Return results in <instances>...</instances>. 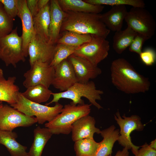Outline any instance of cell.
Returning <instances> with one entry per match:
<instances>
[{"instance_id": "ba28073f", "label": "cell", "mask_w": 156, "mask_h": 156, "mask_svg": "<svg viewBox=\"0 0 156 156\" xmlns=\"http://www.w3.org/2000/svg\"><path fill=\"white\" fill-rule=\"evenodd\" d=\"M114 118L120 128L117 140L119 144L128 150L131 149L132 153L135 155L140 146H136L132 143L130 134L134 130L141 131L143 130L144 126L142 122L141 118L135 115L126 117L124 114L122 117L118 111L114 115Z\"/></svg>"}, {"instance_id": "6da1fadb", "label": "cell", "mask_w": 156, "mask_h": 156, "mask_svg": "<svg viewBox=\"0 0 156 156\" xmlns=\"http://www.w3.org/2000/svg\"><path fill=\"white\" fill-rule=\"evenodd\" d=\"M111 81L118 90L127 94L144 93L150 88L148 78L138 72L126 59L118 58L110 66Z\"/></svg>"}, {"instance_id": "d4e9b609", "label": "cell", "mask_w": 156, "mask_h": 156, "mask_svg": "<svg viewBox=\"0 0 156 156\" xmlns=\"http://www.w3.org/2000/svg\"><path fill=\"white\" fill-rule=\"evenodd\" d=\"M15 76L4 78L0 81V101L6 102L10 105L15 103L18 87L15 84Z\"/></svg>"}, {"instance_id": "44dd1931", "label": "cell", "mask_w": 156, "mask_h": 156, "mask_svg": "<svg viewBox=\"0 0 156 156\" xmlns=\"http://www.w3.org/2000/svg\"><path fill=\"white\" fill-rule=\"evenodd\" d=\"M64 12L99 14L104 8L102 5L92 4L81 0H58Z\"/></svg>"}, {"instance_id": "5bb4252c", "label": "cell", "mask_w": 156, "mask_h": 156, "mask_svg": "<svg viewBox=\"0 0 156 156\" xmlns=\"http://www.w3.org/2000/svg\"><path fill=\"white\" fill-rule=\"evenodd\" d=\"M67 59L73 66L78 82L86 83L102 73L101 70L97 66L82 58L73 54Z\"/></svg>"}, {"instance_id": "52a82bcc", "label": "cell", "mask_w": 156, "mask_h": 156, "mask_svg": "<svg viewBox=\"0 0 156 156\" xmlns=\"http://www.w3.org/2000/svg\"><path fill=\"white\" fill-rule=\"evenodd\" d=\"M124 20L127 26L148 40L154 35L155 21L150 12L144 8L132 7L128 11Z\"/></svg>"}, {"instance_id": "9c48e42d", "label": "cell", "mask_w": 156, "mask_h": 156, "mask_svg": "<svg viewBox=\"0 0 156 156\" xmlns=\"http://www.w3.org/2000/svg\"><path fill=\"white\" fill-rule=\"evenodd\" d=\"M91 41L78 47L73 54L82 58L93 65L98 64L107 56L109 42L103 37L92 36Z\"/></svg>"}, {"instance_id": "7c38bea8", "label": "cell", "mask_w": 156, "mask_h": 156, "mask_svg": "<svg viewBox=\"0 0 156 156\" xmlns=\"http://www.w3.org/2000/svg\"><path fill=\"white\" fill-rule=\"evenodd\" d=\"M55 45L44 41L35 35L28 48L30 66L37 61L50 64L53 56Z\"/></svg>"}, {"instance_id": "5b68a950", "label": "cell", "mask_w": 156, "mask_h": 156, "mask_svg": "<svg viewBox=\"0 0 156 156\" xmlns=\"http://www.w3.org/2000/svg\"><path fill=\"white\" fill-rule=\"evenodd\" d=\"M29 116H35L37 122L42 124L53 120L61 112L63 106L58 102L49 107L31 102L25 98L21 92L17 94L15 103L10 105Z\"/></svg>"}, {"instance_id": "4316f807", "label": "cell", "mask_w": 156, "mask_h": 156, "mask_svg": "<svg viewBox=\"0 0 156 156\" xmlns=\"http://www.w3.org/2000/svg\"><path fill=\"white\" fill-rule=\"evenodd\" d=\"M92 35L83 34L74 32L66 31L60 33V36L56 44H62L68 46L79 47L90 42Z\"/></svg>"}, {"instance_id": "30bf717a", "label": "cell", "mask_w": 156, "mask_h": 156, "mask_svg": "<svg viewBox=\"0 0 156 156\" xmlns=\"http://www.w3.org/2000/svg\"><path fill=\"white\" fill-rule=\"evenodd\" d=\"M37 122L36 118L29 116L7 104L0 108V130L12 131L19 127H27Z\"/></svg>"}, {"instance_id": "74e56055", "label": "cell", "mask_w": 156, "mask_h": 156, "mask_svg": "<svg viewBox=\"0 0 156 156\" xmlns=\"http://www.w3.org/2000/svg\"><path fill=\"white\" fill-rule=\"evenodd\" d=\"M50 1L49 0H38L37 3L38 12L48 4Z\"/></svg>"}, {"instance_id": "d590c367", "label": "cell", "mask_w": 156, "mask_h": 156, "mask_svg": "<svg viewBox=\"0 0 156 156\" xmlns=\"http://www.w3.org/2000/svg\"><path fill=\"white\" fill-rule=\"evenodd\" d=\"M38 0H26L27 7L33 18L38 12L37 3Z\"/></svg>"}, {"instance_id": "7a4b0ae2", "label": "cell", "mask_w": 156, "mask_h": 156, "mask_svg": "<svg viewBox=\"0 0 156 156\" xmlns=\"http://www.w3.org/2000/svg\"><path fill=\"white\" fill-rule=\"evenodd\" d=\"M60 33L69 31L106 38L110 31L101 19L100 14L65 12Z\"/></svg>"}, {"instance_id": "3957f363", "label": "cell", "mask_w": 156, "mask_h": 156, "mask_svg": "<svg viewBox=\"0 0 156 156\" xmlns=\"http://www.w3.org/2000/svg\"><path fill=\"white\" fill-rule=\"evenodd\" d=\"M91 104L74 105L70 103L64 105L61 112L53 120L45 124L52 134H68L73 124L79 118L89 115Z\"/></svg>"}, {"instance_id": "4dcf8cb0", "label": "cell", "mask_w": 156, "mask_h": 156, "mask_svg": "<svg viewBox=\"0 0 156 156\" xmlns=\"http://www.w3.org/2000/svg\"><path fill=\"white\" fill-rule=\"evenodd\" d=\"M13 21L7 15L3 7L0 8V38L11 32L13 30Z\"/></svg>"}, {"instance_id": "8fae6325", "label": "cell", "mask_w": 156, "mask_h": 156, "mask_svg": "<svg viewBox=\"0 0 156 156\" xmlns=\"http://www.w3.org/2000/svg\"><path fill=\"white\" fill-rule=\"evenodd\" d=\"M30 66V68L23 75L25 78L23 86L27 88L42 84L49 88L54 78V68L48 63L40 61L35 62Z\"/></svg>"}, {"instance_id": "ac0fdd59", "label": "cell", "mask_w": 156, "mask_h": 156, "mask_svg": "<svg viewBox=\"0 0 156 156\" xmlns=\"http://www.w3.org/2000/svg\"><path fill=\"white\" fill-rule=\"evenodd\" d=\"M128 11L125 5H114L107 12L101 14V19L110 31L121 30L123 21Z\"/></svg>"}, {"instance_id": "83f0119b", "label": "cell", "mask_w": 156, "mask_h": 156, "mask_svg": "<svg viewBox=\"0 0 156 156\" xmlns=\"http://www.w3.org/2000/svg\"><path fill=\"white\" fill-rule=\"evenodd\" d=\"M99 146L93 138L77 140L74 144L76 156H94Z\"/></svg>"}, {"instance_id": "836d02e7", "label": "cell", "mask_w": 156, "mask_h": 156, "mask_svg": "<svg viewBox=\"0 0 156 156\" xmlns=\"http://www.w3.org/2000/svg\"><path fill=\"white\" fill-rule=\"evenodd\" d=\"M147 40L142 35L137 33L132 43L129 47V50L139 55L142 51L143 45Z\"/></svg>"}, {"instance_id": "e0dca14e", "label": "cell", "mask_w": 156, "mask_h": 156, "mask_svg": "<svg viewBox=\"0 0 156 156\" xmlns=\"http://www.w3.org/2000/svg\"><path fill=\"white\" fill-rule=\"evenodd\" d=\"M50 21L49 28V43L55 44L60 36L61 28L65 12L60 7L58 0L50 1Z\"/></svg>"}, {"instance_id": "f35d334b", "label": "cell", "mask_w": 156, "mask_h": 156, "mask_svg": "<svg viewBox=\"0 0 156 156\" xmlns=\"http://www.w3.org/2000/svg\"><path fill=\"white\" fill-rule=\"evenodd\" d=\"M149 146L152 148L156 150V139L152 141Z\"/></svg>"}, {"instance_id": "f1b7e54d", "label": "cell", "mask_w": 156, "mask_h": 156, "mask_svg": "<svg viewBox=\"0 0 156 156\" xmlns=\"http://www.w3.org/2000/svg\"><path fill=\"white\" fill-rule=\"evenodd\" d=\"M79 47L62 44H56L53 56L50 65L54 67H55L73 54Z\"/></svg>"}, {"instance_id": "4fadbf2b", "label": "cell", "mask_w": 156, "mask_h": 156, "mask_svg": "<svg viewBox=\"0 0 156 156\" xmlns=\"http://www.w3.org/2000/svg\"><path fill=\"white\" fill-rule=\"evenodd\" d=\"M54 68V75L51 85L61 92L67 90L77 82L73 66L67 58Z\"/></svg>"}, {"instance_id": "9a60e30c", "label": "cell", "mask_w": 156, "mask_h": 156, "mask_svg": "<svg viewBox=\"0 0 156 156\" xmlns=\"http://www.w3.org/2000/svg\"><path fill=\"white\" fill-rule=\"evenodd\" d=\"M18 10L17 16L20 18L22 24V33L21 36L22 49L26 57L28 55L29 44L35 35L33 18L27 7L26 0H18Z\"/></svg>"}, {"instance_id": "d6986e66", "label": "cell", "mask_w": 156, "mask_h": 156, "mask_svg": "<svg viewBox=\"0 0 156 156\" xmlns=\"http://www.w3.org/2000/svg\"><path fill=\"white\" fill-rule=\"evenodd\" d=\"M50 21V2L33 17L35 35L49 43V28Z\"/></svg>"}, {"instance_id": "277c9868", "label": "cell", "mask_w": 156, "mask_h": 156, "mask_svg": "<svg viewBox=\"0 0 156 156\" xmlns=\"http://www.w3.org/2000/svg\"><path fill=\"white\" fill-rule=\"evenodd\" d=\"M103 93V91L96 88L93 81L84 83L77 82L65 91L53 92V99L45 105L48 106L53 103H57L60 99L63 98L71 100V103L74 105L83 104L84 103L81 98L84 97L89 100L91 105L100 109L103 107L96 102V100L101 99V95Z\"/></svg>"}, {"instance_id": "484cf974", "label": "cell", "mask_w": 156, "mask_h": 156, "mask_svg": "<svg viewBox=\"0 0 156 156\" xmlns=\"http://www.w3.org/2000/svg\"><path fill=\"white\" fill-rule=\"evenodd\" d=\"M53 92L44 85L40 84L29 87L21 93L23 96L33 102L40 103L48 101Z\"/></svg>"}, {"instance_id": "ffe728a7", "label": "cell", "mask_w": 156, "mask_h": 156, "mask_svg": "<svg viewBox=\"0 0 156 156\" xmlns=\"http://www.w3.org/2000/svg\"><path fill=\"white\" fill-rule=\"evenodd\" d=\"M103 138L99 142V146L94 156H107L112 155L115 143L117 141L119 129L114 125L101 131L100 133Z\"/></svg>"}, {"instance_id": "ab89813d", "label": "cell", "mask_w": 156, "mask_h": 156, "mask_svg": "<svg viewBox=\"0 0 156 156\" xmlns=\"http://www.w3.org/2000/svg\"><path fill=\"white\" fill-rule=\"evenodd\" d=\"M5 78L4 77L3 71L2 69L0 68V81Z\"/></svg>"}, {"instance_id": "b9f144b4", "label": "cell", "mask_w": 156, "mask_h": 156, "mask_svg": "<svg viewBox=\"0 0 156 156\" xmlns=\"http://www.w3.org/2000/svg\"><path fill=\"white\" fill-rule=\"evenodd\" d=\"M3 7V4H2V3L0 2V8H1V7Z\"/></svg>"}, {"instance_id": "7402d4cb", "label": "cell", "mask_w": 156, "mask_h": 156, "mask_svg": "<svg viewBox=\"0 0 156 156\" xmlns=\"http://www.w3.org/2000/svg\"><path fill=\"white\" fill-rule=\"evenodd\" d=\"M17 137L14 132L0 130V144L6 148L11 156H28L27 147L16 141Z\"/></svg>"}, {"instance_id": "e575fe53", "label": "cell", "mask_w": 156, "mask_h": 156, "mask_svg": "<svg viewBox=\"0 0 156 156\" xmlns=\"http://www.w3.org/2000/svg\"><path fill=\"white\" fill-rule=\"evenodd\" d=\"M135 156H156V150L151 148L147 143H145L139 149Z\"/></svg>"}, {"instance_id": "f546056e", "label": "cell", "mask_w": 156, "mask_h": 156, "mask_svg": "<svg viewBox=\"0 0 156 156\" xmlns=\"http://www.w3.org/2000/svg\"><path fill=\"white\" fill-rule=\"evenodd\" d=\"M85 2L93 5H128L132 7L144 8L145 3L142 0H84Z\"/></svg>"}, {"instance_id": "60d3db41", "label": "cell", "mask_w": 156, "mask_h": 156, "mask_svg": "<svg viewBox=\"0 0 156 156\" xmlns=\"http://www.w3.org/2000/svg\"><path fill=\"white\" fill-rule=\"evenodd\" d=\"M3 104L2 103V102L0 101V108L1 107Z\"/></svg>"}, {"instance_id": "d6a6232c", "label": "cell", "mask_w": 156, "mask_h": 156, "mask_svg": "<svg viewBox=\"0 0 156 156\" xmlns=\"http://www.w3.org/2000/svg\"><path fill=\"white\" fill-rule=\"evenodd\" d=\"M139 55L142 62L147 66L152 65L155 62L156 53L152 49H146L142 51Z\"/></svg>"}, {"instance_id": "cb8c5ba5", "label": "cell", "mask_w": 156, "mask_h": 156, "mask_svg": "<svg viewBox=\"0 0 156 156\" xmlns=\"http://www.w3.org/2000/svg\"><path fill=\"white\" fill-rule=\"evenodd\" d=\"M137 34L128 26L124 30L115 32L112 45L115 51L118 54L122 53L129 47Z\"/></svg>"}, {"instance_id": "8992f818", "label": "cell", "mask_w": 156, "mask_h": 156, "mask_svg": "<svg viewBox=\"0 0 156 156\" xmlns=\"http://www.w3.org/2000/svg\"><path fill=\"white\" fill-rule=\"evenodd\" d=\"M16 27L9 34L0 38V59L6 66L15 68L20 61L24 62L25 57L22 49V40L17 33Z\"/></svg>"}, {"instance_id": "1f68e13d", "label": "cell", "mask_w": 156, "mask_h": 156, "mask_svg": "<svg viewBox=\"0 0 156 156\" xmlns=\"http://www.w3.org/2000/svg\"><path fill=\"white\" fill-rule=\"evenodd\" d=\"M0 2L8 16L14 20L18 13V0H0Z\"/></svg>"}, {"instance_id": "603a6c76", "label": "cell", "mask_w": 156, "mask_h": 156, "mask_svg": "<svg viewBox=\"0 0 156 156\" xmlns=\"http://www.w3.org/2000/svg\"><path fill=\"white\" fill-rule=\"evenodd\" d=\"M34 141L28 156H42L45 146L53 134L48 128L38 126L34 130Z\"/></svg>"}, {"instance_id": "8d00e7d4", "label": "cell", "mask_w": 156, "mask_h": 156, "mask_svg": "<svg viewBox=\"0 0 156 156\" xmlns=\"http://www.w3.org/2000/svg\"><path fill=\"white\" fill-rule=\"evenodd\" d=\"M129 152L128 150L126 148H124L122 150H119L114 156H129ZM107 156H112V155Z\"/></svg>"}, {"instance_id": "2e32d148", "label": "cell", "mask_w": 156, "mask_h": 156, "mask_svg": "<svg viewBox=\"0 0 156 156\" xmlns=\"http://www.w3.org/2000/svg\"><path fill=\"white\" fill-rule=\"evenodd\" d=\"M94 117L89 115L83 116L72 125V139L74 142L84 138H93L95 133H100L101 130L95 126Z\"/></svg>"}]
</instances>
